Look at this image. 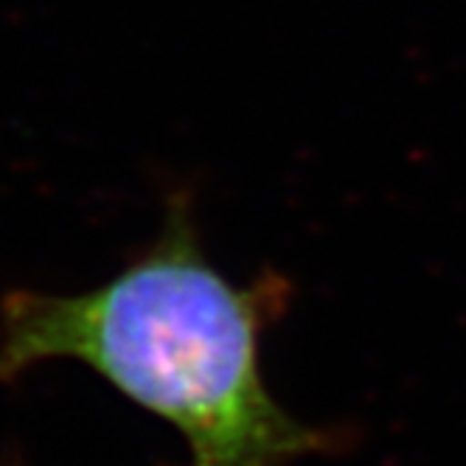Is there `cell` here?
Listing matches in <instances>:
<instances>
[{"label":"cell","instance_id":"6da1fadb","mask_svg":"<svg viewBox=\"0 0 466 466\" xmlns=\"http://www.w3.org/2000/svg\"><path fill=\"white\" fill-rule=\"evenodd\" d=\"M289 304L268 270L225 279L172 197L147 253L102 287L54 295L12 289L0 301V385L48 360H79L144 410L169 421L186 466H289L351 444L349 432L287 413L258 369V340Z\"/></svg>","mask_w":466,"mask_h":466}]
</instances>
